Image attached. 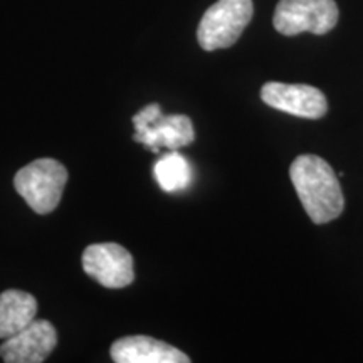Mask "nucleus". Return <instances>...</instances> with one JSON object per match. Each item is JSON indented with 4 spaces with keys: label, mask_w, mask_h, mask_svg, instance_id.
Segmentation results:
<instances>
[{
    "label": "nucleus",
    "mask_w": 363,
    "mask_h": 363,
    "mask_svg": "<svg viewBox=\"0 0 363 363\" xmlns=\"http://www.w3.org/2000/svg\"><path fill=\"white\" fill-rule=\"evenodd\" d=\"M67 182V170L54 158H39L16 174L13 185L38 214H49L61 202Z\"/></svg>",
    "instance_id": "nucleus-2"
},
{
    "label": "nucleus",
    "mask_w": 363,
    "mask_h": 363,
    "mask_svg": "<svg viewBox=\"0 0 363 363\" xmlns=\"http://www.w3.org/2000/svg\"><path fill=\"white\" fill-rule=\"evenodd\" d=\"M57 345V333L51 321L34 320L19 333L0 345V357L7 363H40Z\"/></svg>",
    "instance_id": "nucleus-8"
},
{
    "label": "nucleus",
    "mask_w": 363,
    "mask_h": 363,
    "mask_svg": "<svg viewBox=\"0 0 363 363\" xmlns=\"http://www.w3.org/2000/svg\"><path fill=\"white\" fill-rule=\"evenodd\" d=\"M153 174L160 185L163 192H182L192 184L194 172L190 162L177 150H170L167 155L158 158L155 167H153Z\"/></svg>",
    "instance_id": "nucleus-11"
},
{
    "label": "nucleus",
    "mask_w": 363,
    "mask_h": 363,
    "mask_svg": "<svg viewBox=\"0 0 363 363\" xmlns=\"http://www.w3.org/2000/svg\"><path fill=\"white\" fill-rule=\"evenodd\" d=\"M252 0H217L203 13L197 40L203 51L227 49L238 43L252 19Z\"/></svg>",
    "instance_id": "nucleus-4"
},
{
    "label": "nucleus",
    "mask_w": 363,
    "mask_h": 363,
    "mask_svg": "<svg viewBox=\"0 0 363 363\" xmlns=\"http://www.w3.org/2000/svg\"><path fill=\"white\" fill-rule=\"evenodd\" d=\"M38 301L30 293L7 289L0 294V338L7 340L35 320Z\"/></svg>",
    "instance_id": "nucleus-10"
},
{
    "label": "nucleus",
    "mask_w": 363,
    "mask_h": 363,
    "mask_svg": "<svg viewBox=\"0 0 363 363\" xmlns=\"http://www.w3.org/2000/svg\"><path fill=\"white\" fill-rule=\"evenodd\" d=\"M83 269L110 289L126 288L135 281L133 256L115 242L91 244L83 252Z\"/></svg>",
    "instance_id": "nucleus-6"
},
{
    "label": "nucleus",
    "mask_w": 363,
    "mask_h": 363,
    "mask_svg": "<svg viewBox=\"0 0 363 363\" xmlns=\"http://www.w3.org/2000/svg\"><path fill=\"white\" fill-rule=\"evenodd\" d=\"M289 177L305 212L315 224H326L342 214V185L328 162L310 153L299 155L291 163Z\"/></svg>",
    "instance_id": "nucleus-1"
},
{
    "label": "nucleus",
    "mask_w": 363,
    "mask_h": 363,
    "mask_svg": "<svg viewBox=\"0 0 363 363\" xmlns=\"http://www.w3.org/2000/svg\"><path fill=\"white\" fill-rule=\"evenodd\" d=\"M337 22L338 6L335 0H279L272 17L274 29L283 35H323Z\"/></svg>",
    "instance_id": "nucleus-5"
},
{
    "label": "nucleus",
    "mask_w": 363,
    "mask_h": 363,
    "mask_svg": "<svg viewBox=\"0 0 363 363\" xmlns=\"http://www.w3.org/2000/svg\"><path fill=\"white\" fill-rule=\"evenodd\" d=\"M111 358L116 363H189L190 358L160 340L143 337H125L111 345Z\"/></svg>",
    "instance_id": "nucleus-9"
},
{
    "label": "nucleus",
    "mask_w": 363,
    "mask_h": 363,
    "mask_svg": "<svg viewBox=\"0 0 363 363\" xmlns=\"http://www.w3.org/2000/svg\"><path fill=\"white\" fill-rule=\"evenodd\" d=\"M136 143H142L153 153L162 147L179 150L195 140L194 123L185 115H163L160 104L152 103L133 116Z\"/></svg>",
    "instance_id": "nucleus-3"
},
{
    "label": "nucleus",
    "mask_w": 363,
    "mask_h": 363,
    "mask_svg": "<svg viewBox=\"0 0 363 363\" xmlns=\"http://www.w3.org/2000/svg\"><path fill=\"white\" fill-rule=\"evenodd\" d=\"M261 99L274 110L308 120H320L328 111L325 94L310 84H286L271 81L261 88Z\"/></svg>",
    "instance_id": "nucleus-7"
}]
</instances>
